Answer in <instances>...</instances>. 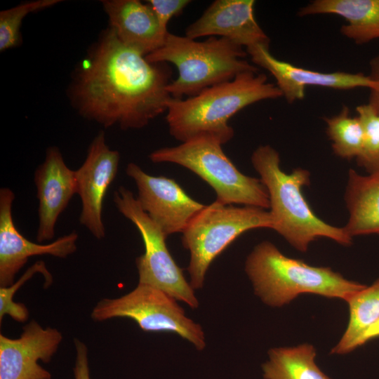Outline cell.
Instances as JSON below:
<instances>
[{
	"label": "cell",
	"mask_w": 379,
	"mask_h": 379,
	"mask_svg": "<svg viewBox=\"0 0 379 379\" xmlns=\"http://www.w3.org/2000/svg\"><path fill=\"white\" fill-rule=\"evenodd\" d=\"M39 273L44 278V287H49L53 283V277L47 270L43 260H39L29 267L21 277L12 285L0 287V321L5 315H8L13 320L25 322L29 317V311L23 303L13 300L15 293L18 289L34 274Z\"/></svg>",
	"instance_id": "obj_25"
},
{
	"label": "cell",
	"mask_w": 379,
	"mask_h": 379,
	"mask_svg": "<svg viewBox=\"0 0 379 379\" xmlns=\"http://www.w3.org/2000/svg\"><path fill=\"white\" fill-rule=\"evenodd\" d=\"M269 48L270 46L259 44L246 48V52L254 65L266 69L274 77L282 97L288 103L303 99L305 88L308 86L340 90L356 88L371 90L378 85L369 75L361 73H324L295 66L274 57Z\"/></svg>",
	"instance_id": "obj_14"
},
{
	"label": "cell",
	"mask_w": 379,
	"mask_h": 379,
	"mask_svg": "<svg viewBox=\"0 0 379 379\" xmlns=\"http://www.w3.org/2000/svg\"><path fill=\"white\" fill-rule=\"evenodd\" d=\"M350 319L347 327L331 353L343 354L353 350V344L359 335L379 319V278L370 286L353 295L347 301Z\"/></svg>",
	"instance_id": "obj_21"
},
{
	"label": "cell",
	"mask_w": 379,
	"mask_h": 379,
	"mask_svg": "<svg viewBox=\"0 0 379 379\" xmlns=\"http://www.w3.org/2000/svg\"><path fill=\"white\" fill-rule=\"evenodd\" d=\"M62 340L55 328L42 327L32 320L18 338L0 334V379H51V373L39 361L48 363Z\"/></svg>",
	"instance_id": "obj_12"
},
{
	"label": "cell",
	"mask_w": 379,
	"mask_h": 379,
	"mask_svg": "<svg viewBox=\"0 0 379 379\" xmlns=\"http://www.w3.org/2000/svg\"><path fill=\"white\" fill-rule=\"evenodd\" d=\"M172 74L168 63L149 62L109 28L77 70L72 98L83 117L105 128H141L166 112Z\"/></svg>",
	"instance_id": "obj_1"
},
{
	"label": "cell",
	"mask_w": 379,
	"mask_h": 379,
	"mask_svg": "<svg viewBox=\"0 0 379 379\" xmlns=\"http://www.w3.org/2000/svg\"><path fill=\"white\" fill-rule=\"evenodd\" d=\"M253 0H215L185 29L187 37H222L246 48L270 46L254 16Z\"/></svg>",
	"instance_id": "obj_15"
},
{
	"label": "cell",
	"mask_w": 379,
	"mask_h": 379,
	"mask_svg": "<svg viewBox=\"0 0 379 379\" xmlns=\"http://www.w3.org/2000/svg\"><path fill=\"white\" fill-rule=\"evenodd\" d=\"M379 338V319L368 326L357 338L353 344V350L367 342Z\"/></svg>",
	"instance_id": "obj_29"
},
{
	"label": "cell",
	"mask_w": 379,
	"mask_h": 379,
	"mask_svg": "<svg viewBox=\"0 0 379 379\" xmlns=\"http://www.w3.org/2000/svg\"><path fill=\"white\" fill-rule=\"evenodd\" d=\"M60 0H35L1 11L0 13V51L13 48L19 44L20 29L23 19L30 13L51 7Z\"/></svg>",
	"instance_id": "obj_23"
},
{
	"label": "cell",
	"mask_w": 379,
	"mask_h": 379,
	"mask_svg": "<svg viewBox=\"0 0 379 379\" xmlns=\"http://www.w3.org/2000/svg\"><path fill=\"white\" fill-rule=\"evenodd\" d=\"M13 192L8 187L0 189V287L14 283L18 272L29 258L50 255L65 258L77 248L78 234L73 231L48 244H40L24 237L16 229L12 216Z\"/></svg>",
	"instance_id": "obj_13"
},
{
	"label": "cell",
	"mask_w": 379,
	"mask_h": 379,
	"mask_svg": "<svg viewBox=\"0 0 379 379\" xmlns=\"http://www.w3.org/2000/svg\"><path fill=\"white\" fill-rule=\"evenodd\" d=\"M272 227L271 214L264 208L216 201L206 205L182 232V246L190 253L191 286L194 290L203 287L213 260L239 236L250 230Z\"/></svg>",
	"instance_id": "obj_7"
},
{
	"label": "cell",
	"mask_w": 379,
	"mask_h": 379,
	"mask_svg": "<svg viewBox=\"0 0 379 379\" xmlns=\"http://www.w3.org/2000/svg\"><path fill=\"white\" fill-rule=\"evenodd\" d=\"M218 141L196 138L175 147L153 151L149 155L154 163L169 162L180 165L206 182L222 204L270 208L267 190L260 179L240 172L227 157Z\"/></svg>",
	"instance_id": "obj_6"
},
{
	"label": "cell",
	"mask_w": 379,
	"mask_h": 379,
	"mask_svg": "<svg viewBox=\"0 0 379 379\" xmlns=\"http://www.w3.org/2000/svg\"><path fill=\"white\" fill-rule=\"evenodd\" d=\"M119 159L118 151L108 147L100 131L91 143L84 163L75 171L77 194L81 202L79 222L98 239L105 237L103 201L117 174Z\"/></svg>",
	"instance_id": "obj_11"
},
{
	"label": "cell",
	"mask_w": 379,
	"mask_h": 379,
	"mask_svg": "<svg viewBox=\"0 0 379 379\" xmlns=\"http://www.w3.org/2000/svg\"><path fill=\"white\" fill-rule=\"evenodd\" d=\"M190 2L189 0L147 1L155 13L160 31L165 37L169 32L167 29L169 21L172 18L181 14Z\"/></svg>",
	"instance_id": "obj_26"
},
{
	"label": "cell",
	"mask_w": 379,
	"mask_h": 379,
	"mask_svg": "<svg viewBox=\"0 0 379 379\" xmlns=\"http://www.w3.org/2000/svg\"><path fill=\"white\" fill-rule=\"evenodd\" d=\"M34 180L39 200L36 240L42 243L54 237L58 217L77 194L76 174L65 164L60 149L51 147L36 168Z\"/></svg>",
	"instance_id": "obj_16"
},
{
	"label": "cell",
	"mask_w": 379,
	"mask_h": 379,
	"mask_svg": "<svg viewBox=\"0 0 379 379\" xmlns=\"http://www.w3.org/2000/svg\"><path fill=\"white\" fill-rule=\"evenodd\" d=\"M247 52L230 40L211 36L198 41L168 32L163 45L145 56L153 63H171L178 76L167 87L172 98L195 95L211 86L234 79L258 67L244 58Z\"/></svg>",
	"instance_id": "obj_5"
},
{
	"label": "cell",
	"mask_w": 379,
	"mask_h": 379,
	"mask_svg": "<svg viewBox=\"0 0 379 379\" xmlns=\"http://www.w3.org/2000/svg\"><path fill=\"white\" fill-rule=\"evenodd\" d=\"M109 28L125 46L146 56L160 48L161 34L154 11L148 3L138 0L102 1Z\"/></svg>",
	"instance_id": "obj_17"
},
{
	"label": "cell",
	"mask_w": 379,
	"mask_h": 379,
	"mask_svg": "<svg viewBox=\"0 0 379 379\" xmlns=\"http://www.w3.org/2000/svg\"><path fill=\"white\" fill-rule=\"evenodd\" d=\"M334 14L347 24L340 28L345 37L362 44L379 38V0H314L299 10L301 16Z\"/></svg>",
	"instance_id": "obj_18"
},
{
	"label": "cell",
	"mask_w": 379,
	"mask_h": 379,
	"mask_svg": "<svg viewBox=\"0 0 379 379\" xmlns=\"http://www.w3.org/2000/svg\"><path fill=\"white\" fill-rule=\"evenodd\" d=\"M369 77L378 83L377 86L370 90L368 103L375 110L379 111V53L370 61ZM373 173H379V170Z\"/></svg>",
	"instance_id": "obj_28"
},
{
	"label": "cell",
	"mask_w": 379,
	"mask_h": 379,
	"mask_svg": "<svg viewBox=\"0 0 379 379\" xmlns=\"http://www.w3.org/2000/svg\"><path fill=\"white\" fill-rule=\"evenodd\" d=\"M91 317L95 321L126 317L135 321L144 331L175 333L198 350L206 345L202 327L186 316L175 298L144 284L138 283L133 291L121 297L102 299L93 308Z\"/></svg>",
	"instance_id": "obj_8"
},
{
	"label": "cell",
	"mask_w": 379,
	"mask_h": 379,
	"mask_svg": "<svg viewBox=\"0 0 379 379\" xmlns=\"http://www.w3.org/2000/svg\"><path fill=\"white\" fill-rule=\"evenodd\" d=\"M126 173L135 182L141 208L166 237L182 233L206 206L192 199L173 179L149 175L135 163L127 165Z\"/></svg>",
	"instance_id": "obj_10"
},
{
	"label": "cell",
	"mask_w": 379,
	"mask_h": 379,
	"mask_svg": "<svg viewBox=\"0 0 379 379\" xmlns=\"http://www.w3.org/2000/svg\"><path fill=\"white\" fill-rule=\"evenodd\" d=\"M245 272L255 293L271 307H281L305 293L347 301L366 286L329 267L289 258L268 241L253 248L246 260Z\"/></svg>",
	"instance_id": "obj_4"
},
{
	"label": "cell",
	"mask_w": 379,
	"mask_h": 379,
	"mask_svg": "<svg viewBox=\"0 0 379 379\" xmlns=\"http://www.w3.org/2000/svg\"><path fill=\"white\" fill-rule=\"evenodd\" d=\"M356 111L364 135L362 152L357 161L369 173H373L379 170V111L369 103L357 106Z\"/></svg>",
	"instance_id": "obj_24"
},
{
	"label": "cell",
	"mask_w": 379,
	"mask_h": 379,
	"mask_svg": "<svg viewBox=\"0 0 379 379\" xmlns=\"http://www.w3.org/2000/svg\"><path fill=\"white\" fill-rule=\"evenodd\" d=\"M345 201L349 219L344 226L351 237L379 234V173L348 172Z\"/></svg>",
	"instance_id": "obj_19"
},
{
	"label": "cell",
	"mask_w": 379,
	"mask_h": 379,
	"mask_svg": "<svg viewBox=\"0 0 379 379\" xmlns=\"http://www.w3.org/2000/svg\"><path fill=\"white\" fill-rule=\"evenodd\" d=\"M281 97V91L265 74L247 72L187 98H173L166 120L170 134L182 142L206 137L224 145L234 136L228 124L234 115L257 102Z\"/></svg>",
	"instance_id": "obj_2"
},
{
	"label": "cell",
	"mask_w": 379,
	"mask_h": 379,
	"mask_svg": "<svg viewBox=\"0 0 379 379\" xmlns=\"http://www.w3.org/2000/svg\"><path fill=\"white\" fill-rule=\"evenodd\" d=\"M75 361L73 368L74 379H91L88 347L78 338L74 339Z\"/></svg>",
	"instance_id": "obj_27"
},
{
	"label": "cell",
	"mask_w": 379,
	"mask_h": 379,
	"mask_svg": "<svg viewBox=\"0 0 379 379\" xmlns=\"http://www.w3.org/2000/svg\"><path fill=\"white\" fill-rule=\"evenodd\" d=\"M113 201L119 213L135 225L145 245V253L135 260L138 283L160 289L192 309L197 308L199 301L194 289L169 253L166 244L167 237L161 228L126 187H118L114 192Z\"/></svg>",
	"instance_id": "obj_9"
},
{
	"label": "cell",
	"mask_w": 379,
	"mask_h": 379,
	"mask_svg": "<svg viewBox=\"0 0 379 379\" xmlns=\"http://www.w3.org/2000/svg\"><path fill=\"white\" fill-rule=\"evenodd\" d=\"M268 356L262 365L264 379H331L317 366L312 345L272 348Z\"/></svg>",
	"instance_id": "obj_20"
},
{
	"label": "cell",
	"mask_w": 379,
	"mask_h": 379,
	"mask_svg": "<svg viewBox=\"0 0 379 379\" xmlns=\"http://www.w3.org/2000/svg\"><path fill=\"white\" fill-rule=\"evenodd\" d=\"M251 159L268 192L272 230L300 252H306L319 238H327L343 246L352 244V237L344 227L324 221L307 203L302 192L310 182L307 170L297 168L289 173L284 172L279 152L270 145L257 147Z\"/></svg>",
	"instance_id": "obj_3"
},
{
	"label": "cell",
	"mask_w": 379,
	"mask_h": 379,
	"mask_svg": "<svg viewBox=\"0 0 379 379\" xmlns=\"http://www.w3.org/2000/svg\"><path fill=\"white\" fill-rule=\"evenodd\" d=\"M324 120L335 154L345 159H358L364 144L363 130L358 117H351L349 109L344 107L339 114Z\"/></svg>",
	"instance_id": "obj_22"
}]
</instances>
